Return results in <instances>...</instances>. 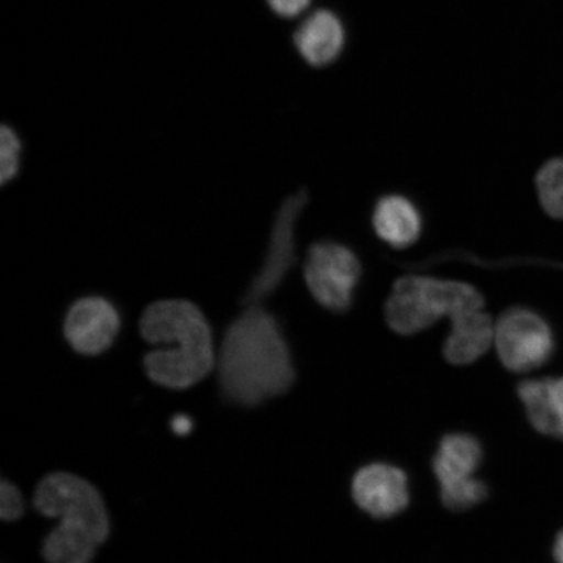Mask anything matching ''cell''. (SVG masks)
<instances>
[{"instance_id": "1", "label": "cell", "mask_w": 563, "mask_h": 563, "mask_svg": "<svg viewBox=\"0 0 563 563\" xmlns=\"http://www.w3.org/2000/svg\"><path fill=\"white\" fill-rule=\"evenodd\" d=\"M217 368L223 397L238 406L255 407L290 389L292 357L276 316L263 305L245 306L223 335Z\"/></svg>"}, {"instance_id": "2", "label": "cell", "mask_w": 563, "mask_h": 563, "mask_svg": "<svg viewBox=\"0 0 563 563\" xmlns=\"http://www.w3.org/2000/svg\"><path fill=\"white\" fill-rule=\"evenodd\" d=\"M140 334L154 346L144 365L154 384L168 389H188L216 367L213 333L206 314L192 301L158 300L141 314Z\"/></svg>"}, {"instance_id": "3", "label": "cell", "mask_w": 563, "mask_h": 563, "mask_svg": "<svg viewBox=\"0 0 563 563\" xmlns=\"http://www.w3.org/2000/svg\"><path fill=\"white\" fill-rule=\"evenodd\" d=\"M33 504L42 516L59 519L42 547L47 563H90L109 538L102 496L86 478L69 473L47 475L35 488Z\"/></svg>"}, {"instance_id": "4", "label": "cell", "mask_w": 563, "mask_h": 563, "mask_svg": "<svg viewBox=\"0 0 563 563\" xmlns=\"http://www.w3.org/2000/svg\"><path fill=\"white\" fill-rule=\"evenodd\" d=\"M483 294L467 282L407 274L394 282L385 302L387 325L400 335L424 332L435 322L484 309Z\"/></svg>"}, {"instance_id": "5", "label": "cell", "mask_w": 563, "mask_h": 563, "mask_svg": "<svg viewBox=\"0 0 563 563\" xmlns=\"http://www.w3.org/2000/svg\"><path fill=\"white\" fill-rule=\"evenodd\" d=\"M362 274L361 258L347 245L321 241L307 252L305 279L308 290L329 312L343 314L350 311Z\"/></svg>"}, {"instance_id": "6", "label": "cell", "mask_w": 563, "mask_h": 563, "mask_svg": "<svg viewBox=\"0 0 563 563\" xmlns=\"http://www.w3.org/2000/svg\"><path fill=\"white\" fill-rule=\"evenodd\" d=\"M481 443L470 434H449L440 442L433 471L440 483L441 499L448 509L464 511L484 501L488 488L475 477L481 466Z\"/></svg>"}, {"instance_id": "7", "label": "cell", "mask_w": 563, "mask_h": 563, "mask_svg": "<svg viewBox=\"0 0 563 563\" xmlns=\"http://www.w3.org/2000/svg\"><path fill=\"white\" fill-rule=\"evenodd\" d=\"M495 346L506 368L528 372L551 358L554 338L543 317L531 309L514 307L495 323Z\"/></svg>"}, {"instance_id": "8", "label": "cell", "mask_w": 563, "mask_h": 563, "mask_svg": "<svg viewBox=\"0 0 563 563\" xmlns=\"http://www.w3.org/2000/svg\"><path fill=\"white\" fill-rule=\"evenodd\" d=\"M309 200L306 189L287 197L274 220L262 269L243 297L244 306L263 305L276 292L297 260V224Z\"/></svg>"}, {"instance_id": "9", "label": "cell", "mask_w": 563, "mask_h": 563, "mask_svg": "<svg viewBox=\"0 0 563 563\" xmlns=\"http://www.w3.org/2000/svg\"><path fill=\"white\" fill-rule=\"evenodd\" d=\"M121 325V314L115 306L103 297L91 295L69 307L63 333L76 352L95 356L112 346Z\"/></svg>"}, {"instance_id": "10", "label": "cell", "mask_w": 563, "mask_h": 563, "mask_svg": "<svg viewBox=\"0 0 563 563\" xmlns=\"http://www.w3.org/2000/svg\"><path fill=\"white\" fill-rule=\"evenodd\" d=\"M352 495L364 511L382 519L404 511L410 499L404 471L384 463L358 471L352 482Z\"/></svg>"}, {"instance_id": "11", "label": "cell", "mask_w": 563, "mask_h": 563, "mask_svg": "<svg viewBox=\"0 0 563 563\" xmlns=\"http://www.w3.org/2000/svg\"><path fill=\"white\" fill-rule=\"evenodd\" d=\"M373 230L393 249L405 250L420 239L422 216L408 197L390 194L379 197L372 213Z\"/></svg>"}, {"instance_id": "12", "label": "cell", "mask_w": 563, "mask_h": 563, "mask_svg": "<svg viewBox=\"0 0 563 563\" xmlns=\"http://www.w3.org/2000/svg\"><path fill=\"white\" fill-rule=\"evenodd\" d=\"M495 343V323L484 309L460 314L443 343V356L454 365H467L481 358Z\"/></svg>"}, {"instance_id": "13", "label": "cell", "mask_w": 563, "mask_h": 563, "mask_svg": "<svg viewBox=\"0 0 563 563\" xmlns=\"http://www.w3.org/2000/svg\"><path fill=\"white\" fill-rule=\"evenodd\" d=\"M518 396L537 431L563 439V377L527 379L519 384Z\"/></svg>"}, {"instance_id": "14", "label": "cell", "mask_w": 563, "mask_h": 563, "mask_svg": "<svg viewBox=\"0 0 563 563\" xmlns=\"http://www.w3.org/2000/svg\"><path fill=\"white\" fill-rule=\"evenodd\" d=\"M295 45L302 58L313 67L333 63L344 45V31L333 12L319 10L302 21L295 33Z\"/></svg>"}, {"instance_id": "15", "label": "cell", "mask_w": 563, "mask_h": 563, "mask_svg": "<svg viewBox=\"0 0 563 563\" xmlns=\"http://www.w3.org/2000/svg\"><path fill=\"white\" fill-rule=\"evenodd\" d=\"M541 207L554 220H563V157L545 162L534 178Z\"/></svg>"}, {"instance_id": "16", "label": "cell", "mask_w": 563, "mask_h": 563, "mask_svg": "<svg viewBox=\"0 0 563 563\" xmlns=\"http://www.w3.org/2000/svg\"><path fill=\"white\" fill-rule=\"evenodd\" d=\"M21 140L18 132L10 125H2L0 130V181L2 185L16 178L21 165Z\"/></svg>"}, {"instance_id": "17", "label": "cell", "mask_w": 563, "mask_h": 563, "mask_svg": "<svg viewBox=\"0 0 563 563\" xmlns=\"http://www.w3.org/2000/svg\"><path fill=\"white\" fill-rule=\"evenodd\" d=\"M24 511L25 503L19 488L10 482L2 481V485H0V517L5 522H13L23 517Z\"/></svg>"}, {"instance_id": "18", "label": "cell", "mask_w": 563, "mask_h": 563, "mask_svg": "<svg viewBox=\"0 0 563 563\" xmlns=\"http://www.w3.org/2000/svg\"><path fill=\"white\" fill-rule=\"evenodd\" d=\"M272 10L282 18H297L308 9L311 0H267Z\"/></svg>"}, {"instance_id": "19", "label": "cell", "mask_w": 563, "mask_h": 563, "mask_svg": "<svg viewBox=\"0 0 563 563\" xmlns=\"http://www.w3.org/2000/svg\"><path fill=\"white\" fill-rule=\"evenodd\" d=\"M553 554L555 562L563 563V530L559 533L558 539H555Z\"/></svg>"}]
</instances>
